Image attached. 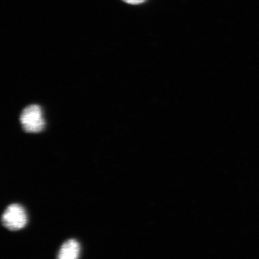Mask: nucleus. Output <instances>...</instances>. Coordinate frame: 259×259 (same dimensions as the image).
I'll list each match as a JSON object with an SVG mask.
<instances>
[{
	"instance_id": "1",
	"label": "nucleus",
	"mask_w": 259,
	"mask_h": 259,
	"mask_svg": "<svg viewBox=\"0 0 259 259\" xmlns=\"http://www.w3.org/2000/svg\"><path fill=\"white\" fill-rule=\"evenodd\" d=\"M27 212L24 207L19 204H12L7 207L2 217L3 226L10 231H18L27 225Z\"/></svg>"
},
{
	"instance_id": "2",
	"label": "nucleus",
	"mask_w": 259,
	"mask_h": 259,
	"mask_svg": "<svg viewBox=\"0 0 259 259\" xmlns=\"http://www.w3.org/2000/svg\"><path fill=\"white\" fill-rule=\"evenodd\" d=\"M22 128L27 132H39L43 130L44 121L40 107L32 105L26 107L20 116Z\"/></svg>"
},
{
	"instance_id": "3",
	"label": "nucleus",
	"mask_w": 259,
	"mask_h": 259,
	"mask_svg": "<svg viewBox=\"0 0 259 259\" xmlns=\"http://www.w3.org/2000/svg\"><path fill=\"white\" fill-rule=\"evenodd\" d=\"M80 251L78 241L74 239H69L61 246L57 259H78Z\"/></svg>"
},
{
	"instance_id": "4",
	"label": "nucleus",
	"mask_w": 259,
	"mask_h": 259,
	"mask_svg": "<svg viewBox=\"0 0 259 259\" xmlns=\"http://www.w3.org/2000/svg\"><path fill=\"white\" fill-rule=\"evenodd\" d=\"M122 1L131 5H139L144 2L145 0H122Z\"/></svg>"
}]
</instances>
